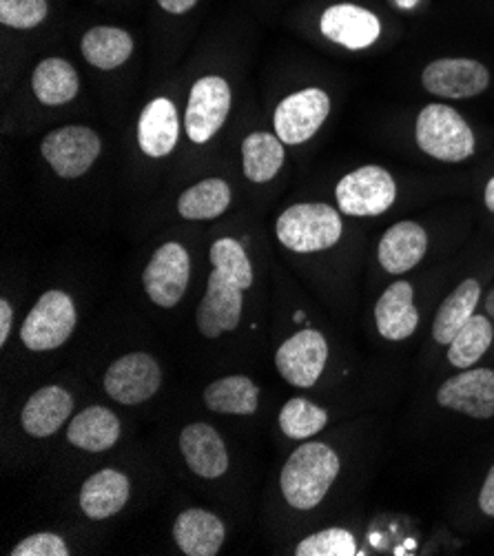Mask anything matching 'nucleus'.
Wrapping results in <instances>:
<instances>
[{
    "label": "nucleus",
    "mask_w": 494,
    "mask_h": 556,
    "mask_svg": "<svg viewBox=\"0 0 494 556\" xmlns=\"http://www.w3.org/2000/svg\"><path fill=\"white\" fill-rule=\"evenodd\" d=\"M231 111V85L223 76H204L193 83L187 111L185 131L191 142L204 144L225 127Z\"/></svg>",
    "instance_id": "nucleus-7"
},
{
    "label": "nucleus",
    "mask_w": 494,
    "mask_h": 556,
    "mask_svg": "<svg viewBox=\"0 0 494 556\" xmlns=\"http://www.w3.org/2000/svg\"><path fill=\"white\" fill-rule=\"evenodd\" d=\"M479 508L485 517L494 519V466L490 468V472L483 481V488L479 492Z\"/></svg>",
    "instance_id": "nucleus-36"
},
{
    "label": "nucleus",
    "mask_w": 494,
    "mask_h": 556,
    "mask_svg": "<svg viewBox=\"0 0 494 556\" xmlns=\"http://www.w3.org/2000/svg\"><path fill=\"white\" fill-rule=\"evenodd\" d=\"M328 424V413L308 400L295 397L280 410V428L291 439H308L321 432Z\"/></svg>",
    "instance_id": "nucleus-32"
},
{
    "label": "nucleus",
    "mask_w": 494,
    "mask_h": 556,
    "mask_svg": "<svg viewBox=\"0 0 494 556\" xmlns=\"http://www.w3.org/2000/svg\"><path fill=\"white\" fill-rule=\"evenodd\" d=\"M31 91L38 102L47 106H61L78 96L80 76L69 61L49 55V59L36 65L31 74Z\"/></svg>",
    "instance_id": "nucleus-25"
},
{
    "label": "nucleus",
    "mask_w": 494,
    "mask_h": 556,
    "mask_svg": "<svg viewBox=\"0 0 494 556\" xmlns=\"http://www.w3.org/2000/svg\"><path fill=\"white\" fill-rule=\"evenodd\" d=\"M204 404L213 413L253 415L259 404V388L244 375L223 377L206 388Z\"/></svg>",
    "instance_id": "nucleus-28"
},
{
    "label": "nucleus",
    "mask_w": 494,
    "mask_h": 556,
    "mask_svg": "<svg viewBox=\"0 0 494 556\" xmlns=\"http://www.w3.org/2000/svg\"><path fill=\"white\" fill-rule=\"evenodd\" d=\"M357 552L355 536L344 528H328L297 543V556H353Z\"/></svg>",
    "instance_id": "nucleus-33"
},
{
    "label": "nucleus",
    "mask_w": 494,
    "mask_h": 556,
    "mask_svg": "<svg viewBox=\"0 0 494 556\" xmlns=\"http://www.w3.org/2000/svg\"><path fill=\"white\" fill-rule=\"evenodd\" d=\"M319 31L349 51H364L381 38L383 27L372 10L357 3H335L321 12Z\"/></svg>",
    "instance_id": "nucleus-12"
},
{
    "label": "nucleus",
    "mask_w": 494,
    "mask_h": 556,
    "mask_svg": "<svg viewBox=\"0 0 494 556\" xmlns=\"http://www.w3.org/2000/svg\"><path fill=\"white\" fill-rule=\"evenodd\" d=\"M287 157L284 142L276 134L253 131L242 140V172L246 180L264 185L276 178Z\"/></svg>",
    "instance_id": "nucleus-27"
},
{
    "label": "nucleus",
    "mask_w": 494,
    "mask_h": 556,
    "mask_svg": "<svg viewBox=\"0 0 494 556\" xmlns=\"http://www.w3.org/2000/svg\"><path fill=\"white\" fill-rule=\"evenodd\" d=\"M189 251L178 242H167L151 255L142 275V282L153 304L162 308H174L189 287Z\"/></svg>",
    "instance_id": "nucleus-9"
},
{
    "label": "nucleus",
    "mask_w": 494,
    "mask_h": 556,
    "mask_svg": "<svg viewBox=\"0 0 494 556\" xmlns=\"http://www.w3.org/2000/svg\"><path fill=\"white\" fill-rule=\"evenodd\" d=\"M485 311H487V315L494 319V291L487 295V300H485Z\"/></svg>",
    "instance_id": "nucleus-40"
},
{
    "label": "nucleus",
    "mask_w": 494,
    "mask_h": 556,
    "mask_svg": "<svg viewBox=\"0 0 494 556\" xmlns=\"http://www.w3.org/2000/svg\"><path fill=\"white\" fill-rule=\"evenodd\" d=\"M415 140L426 155L448 164L464 162L477 151L472 127L455 106L442 102H430L419 111Z\"/></svg>",
    "instance_id": "nucleus-2"
},
{
    "label": "nucleus",
    "mask_w": 494,
    "mask_h": 556,
    "mask_svg": "<svg viewBox=\"0 0 494 556\" xmlns=\"http://www.w3.org/2000/svg\"><path fill=\"white\" fill-rule=\"evenodd\" d=\"M129 479L118 470H100L91 475L80 490V508L85 517L102 521L118 515L129 502Z\"/></svg>",
    "instance_id": "nucleus-21"
},
{
    "label": "nucleus",
    "mask_w": 494,
    "mask_h": 556,
    "mask_svg": "<svg viewBox=\"0 0 494 556\" xmlns=\"http://www.w3.org/2000/svg\"><path fill=\"white\" fill-rule=\"evenodd\" d=\"M436 402L472 419L494 417V370L466 368L439 386Z\"/></svg>",
    "instance_id": "nucleus-13"
},
{
    "label": "nucleus",
    "mask_w": 494,
    "mask_h": 556,
    "mask_svg": "<svg viewBox=\"0 0 494 556\" xmlns=\"http://www.w3.org/2000/svg\"><path fill=\"white\" fill-rule=\"evenodd\" d=\"M155 3L160 5L162 12H167L172 16H182V14H189L200 0H155Z\"/></svg>",
    "instance_id": "nucleus-38"
},
{
    "label": "nucleus",
    "mask_w": 494,
    "mask_h": 556,
    "mask_svg": "<svg viewBox=\"0 0 494 556\" xmlns=\"http://www.w3.org/2000/svg\"><path fill=\"white\" fill-rule=\"evenodd\" d=\"M231 200H233V193L227 180L206 178L180 193L178 213L185 219H193V222L215 219L227 213V208L231 206Z\"/></svg>",
    "instance_id": "nucleus-29"
},
{
    "label": "nucleus",
    "mask_w": 494,
    "mask_h": 556,
    "mask_svg": "<svg viewBox=\"0 0 494 556\" xmlns=\"http://www.w3.org/2000/svg\"><path fill=\"white\" fill-rule=\"evenodd\" d=\"M338 206L351 217H377L397 200V182L379 164H366L346 174L335 189Z\"/></svg>",
    "instance_id": "nucleus-4"
},
{
    "label": "nucleus",
    "mask_w": 494,
    "mask_h": 556,
    "mask_svg": "<svg viewBox=\"0 0 494 556\" xmlns=\"http://www.w3.org/2000/svg\"><path fill=\"white\" fill-rule=\"evenodd\" d=\"M180 451L187 466L202 479H217L229 470L227 443L208 424H191L180 434Z\"/></svg>",
    "instance_id": "nucleus-18"
},
{
    "label": "nucleus",
    "mask_w": 494,
    "mask_h": 556,
    "mask_svg": "<svg viewBox=\"0 0 494 556\" xmlns=\"http://www.w3.org/2000/svg\"><path fill=\"white\" fill-rule=\"evenodd\" d=\"M375 321L383 340L404 342L419 326V311L415 306V291L408 282H395L375 304Z\"/></svg>",
    "instance_id": "nucleus-19"
},
{
    "label": "nucleus",
    "mask_w": 494,
    "mask_h": 556,
    "mask_svg": "<svg viewBox=\"0 0 494 556\" xmlns=\"http://www.w3.org/2000/svg\"><path fill=\"white\" fill-rule=\"evenodd\" d=\"M180 140L178 106L169 98L151 100L138 121V144L149 157H167Z\"/></svg>",
    "instance_id": "nucleus-17"
},
{
    "label": "nucleus",
    "mask_w": 494,
    "mask_h": 556,
    "mask_svg": "<svg viewBox=\"0 0 494 556\" xmlns=\"http://www.w3.org/2000/svg\"><path fill=\"white\" fill-rule=\"evenodd\" d=\"M331 114V98L324 89L308 87L280 100L273 114L276 136L284 144H304L311 140Z\"/></svg>",
    "instance_id": "nucleus-8"
},
{
    "label": "nucleus",
    "mask_w": 494,
    "mask_h": 556,
    "mask_svg": "<svg viewBox=\"0 0 494 556\" xmlns=\"http://www.w3.org/2000/svg\"><path fill=\"white\" fill-rule=\"evenodd\" d=\"M483 202H485V206H487V211H492L494 213V176L487 180V185H485V191H483Z\"/></svg>",
    "instance_id": "nucleus-39"
},
{
    "label": "nucleus",
    "mask_w": 494,
    "mask_h": 556,
    "mask_svg": "<svg viewBox=\"0 0 494 556\" xmlns=\"http://www.w3.org/2000/svg\"><path fill=\"white\" fill-rule=\"evenodd\" d=\"M42 157L63 180L83 178L102 153L100 136L85 125H67L49 131L40 142Z\"/></svg>",
    "instance_id": "nucleus-6"
},
{
    "label": "nucleus",
    "mask_w": 494,
    "mask_h": 556,
    "mask_svg": "<svg viewBox=\"0 0 494 556\" xmlns=\"http://www.w3.org/2000/svg\"><path fill=\"white\" fill-rule=\"evenodd\" d=\"M338 453L326 443H304L287 462L282 470V492L297 510H313L321 504L326 492L340 475Z\"/></svg>",
    "instance_id": "nucleus-1"
},
{
    "label": "nucleus",
    "mask_w": 494,
    "mask_h": 556,
    "mask_svg": "<svg viewBox=\"0 0 494 556\" xmlns=\"http://www.w3.org/2000/svg\"><path fill=\"white\" fill-rule=\"evenodd\" d=\"M121 419L104 406H91L78 413L69 428L67 439L72 446L87 453H104L114 448L121 439Z\"/></svg>",
    "instance_id": "nucleus-24"
},
{
    "label": "nucleus",
    "mask_w": 494,
    "mask_h": 556,
    "mask_svg": "<svg viewBox=\"0 0 494 556\" xmlns=\"http://www.w3.org/2000/svg\"><path fill=\"white\" fill-rule=\"evenodd\" d=\"M76 321L72 298L63 291H47L23 321L21 340L29 351H53L72 338Z\"/></svg>",
    "instance_id": "nucleus-5"
},
{
    "label": "nucleus",
    "mask_w": 494,
    "mask_h": 556,
    "mask_svg": "<svg viewBox=\"0 0 494 556\" xmlns=\"http://www.w3.org/2000/svg\"><path fill=\"white\" fill-rule=\"evenodd\" d=\"M162 383L157 362L147 353H129L116 359L104 372L106 395L125 406H138L151 400Z\"/></svg>",
    "instance_id": "nucleus-11"
},
{
    "label": "nucleus",
    "mask_w": 494,
    "mask_h": 556,
    "mask_svg": "<svg viewBox=\"0 0 494 556\" xmlns=\"http://www.w3.org/2000/svg\"><path fill=\"white\" fill-rule=\"evenodd\" d=\"M208 260L215 270L223 273L227 280L238 285L242 291L253 285V266L244 247L233 238H219L208 251Z\"/></svg>",
    "instance_id": "nucleus-31"
},
{
    "label": "nucleus",
    "mask_w": 494,
    "mask_h": 556,
    "mask_svg": "<svg viewBox=\"0 0 494 556\" xmlns=\"http://www.w3.org/2000/svg\"><path fill=\"white\" fill-rule=\"evenodd\" d=\"M12 324H14V308L8 300H0V346L8 344Z\"/></svg>",
    "instance_id": "nucleus-37"
},
{
    "label": "nucleus",
    "mask_w": 494,
    "mask_h": 556,
    "mask_svg": "<svg viewBox=\"0 0 494 556\" xmlns=\"http://www.w3.org/2000/svg\"><path fill=\"white\" fill-rule=\"evenodd\" d=\"M428 251V233L413 219H402L381 236L377 247V260L381 268L391 275H404L413 270Z\"/></svg>",
    "instance_id": "nucleus-16"
},
{
    "label": "nucleus",
    "mask_w": 494,
    "mask_h": 556,
    "mask_svg": "<svg viewBox=\"0 0 494 556\" xmlns=\"http://www.w3.org/2000/svg\"><path fill=\"white\" fill-rule=\"evenodd\" d=\"M242 293L244 291L238 285H233L223 273L213 268V273L208 275L204 298L195 313L198 328L204 338L215 340L223 332H231L240 326L244 308Z\"/></svg>",
    "instance_id": "nucleus-14"
},
{
    "label": "nucleus",
    "mask_w": 494,
    "mask_h": 556,
    "mask_svg": "<svg viewBox=\"0 0 494 556\" xmlns=\"http://www.w3.org/2000/svg\"><path fill=\"white\" fill-rule=\"evenodd\" d=\"M74 410V397L61 386H45L36 391L21 415L23 428L31 437H49L59 432Z\"/></svg>",
    "instance_id": "nucleus-20"
},
{
    "label": "nucleus",
    "mask_w": 494,
    "mask_h": 556,
    "mask_svg": "<svg viewBox=\"0 0 494 556\" xmlns=\"http://www.w3.org/2000/svg\"><path fill=\"white\" fill-rule=\"evenodd\" d=\"M47 16L49 0H0V23L10 29H36Z\"/></svg>",
    "instance_id": "nucleus-34"
},
{
    "label": "nucleus",
    "mask_w": 494,
    "mask_h": 556,
    "mask_svg": "<svg viewBox=\"0 0 494 556\" xmlns=\"http://www.w3.org/2000/svg\"><path fill=\"white\" fill-rule=\"evenodd\" d=\"M69 547L67 543L51 532H38L21 541L14 549L12 556H67Z\"/></svg>",
    "instance_id": "nucleus-35"
},
{
    "label": "nucleus",
    "mask_w": 494,
    "mask_h": 556,
    "mask_svg": "<svg viewBox=\"0 0 494 556\" xmlns=\"http://www.w3.org/2000/svg\"><path fill=\"white\" fill-rule=\"evenodd\" d=\"M494 328L492 321L483 315H472L464 328L457 332L455 340L448 344V362L459 368H472L492 346Z\"/></svg>",
    "instance_id": "nucleus-30"
},
{
    "label": "nucleus",
    "mask_w": 494,
    "mask_h": 556,
    "mask_svg": "<svg viewBox=\"0 0 494 556\" xmlns=\"http://www.w3.org/2000/svg\"><path fill=\"white\" fill-rule=\"evenodd\" d=\"M421 85L428 93L446 100H468L490 87V72L483 63L464 55L436 59L421 72Z\"/></svg>",
    "instance_id": "nucleus-10"
},
{
    "label": "nucleus",
    "mask_w": 494,
    "mask_h": 556,
    "mask_svg": "<svg viewBox=\"0 0 494 556\" xmlns=\"http://www.w3.org/2000/svg\"><path fill=\"white\" fill-rule=\"evenodd\" d=\"M227 536L225 523L213 513L191 508L174 523V541L187 556H215Z\"/></svg>",
    "instance_id": "nucleus-23"
},
{
    "label": "nucleus",
    "mask_w": 494,
    "mask_h": 556,
    "mask_svg": "<svg viewBox=\"0 0 494 556\" xmlns=\"http://www.w3.org/2000/svg\"><path fill=\"white\" fill-rule=\"evenodd\" d=\"M328 359V344L319 330L306 328L287 340L276 353V366L280 375L297 386L311 388L317 383Z\"/></svg>",
    "instance_id": "nucleus-15"
},
{
    "label": "nucleus",
    "mask_w": 494,
    "mask_h": 556,
    "mask_svg": "<svg viewBox=\"0 0 494 556\" xmlns=\"http://www.w3.org/2000/svg\"><path fill=\"white\" fill-rule=\"evenodd\" d=\"M481 300V285L470 277L464 280L439 306L432 321V338L436 344L448 346L464 324L474 315V308Z\"/></svg>",
    "instance_id": "nucleus-26"
},
{
    "label": "nucleus",
    "mask_w": 494,
    "mask_h": 556,
    "mask_svg": "<svg viewBox=\"0 0 494 556\" xmlns=\"http://www.w3.org/2000/svg\"><path fill=\"white\" fill-rule=\"evenodd\" d=\"M344 233L342 215L321 202L289 206L276 222L278 240L295 253H317L333 249Z\"/></svg>",
    "instance_id": "nucleus-3"
},
{
    "label": "nucleus",
    "mask_w": 494,
    "mask_h": 556,
    "mask_svg": "<svg viewBox=\"0 0 494 556\" xmlns=\"http://www.w3.org/2000/svg\"><path fill=\"white\" fill-rule=\"evenodd\" d=\"M136 42L134 36L123 27L96 25L87 29L80 38L83 59L102 72H112L123 67L134 55Z\"/></svg>",
    "instance_id": "nucleus-22"
}]
</instances>
